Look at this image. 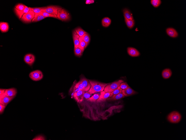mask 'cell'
I'll return each mask as SVG.
<instances>
[{"label":"cell","mask_w":186,"mask_h":140,"mask_svg":"<svg viewBox=\"0 0 186 140\" xmlns=\"http://www.w3.org/2000/svg\"><path fill=\"white\" fill-rule=\"evenodd\" d=\"M91 85L90 90L88 91L91 95L104 90L105 86L108 84L89 80Z\"/></svg>","instance_id":"obj_1"},{"label":"cell","mask_w":186,"mask_h":140,"mask_svg":"<svg viewBox=\"0 0 186 140\" xmlns=\"http://www.w3.org/2000/svg\"><path fill=\"white\" fill-rule=\"evenodd\" d=\"M56 16L58 19L62 21H68L70 19V16L69 13L66 10L62 8L58 10Z\"/></svg>","instance_id":"obj_2"},{"label":"cell","mask_w":186,"mask_h":140,"mask_svg":"<svg viewBox=\"0 0 186 140\" xmlns=\"http://www.w3.org/2000/svg\"><path fill=\"white\" fill-rule=\"evenodd\" d=\"M181 119V115L180 113L177 111H173L168 115L167 119L170 123H179Z\"/></svg>","instance_id":"obj_3"},{"label":"cell","mask_w":186,"mask_h":140,"mask_svg":"<svg viewBox=\"0 0 186 140\" xmlns=\"http://www.w3.org/2000/svg\"><path fill=\"white\" fill-rule=\"evenodd\" d=\"M124 81L122 80H120L118 81L114 82L111 84H108L105 86L104 91L106 92H112L116 90L119 87L121 84Z\"/></svg>","instance_id":"obj_4"},{"label":"cell","mask_w":186,"mask_h":140,"mask_svg":"<svg viewBox=\"0 0 186 140\" xmlns=\"http://www.w3.org/2000/svg\"><path fill=\"white\" fill-rule=\"evenodd\" d=\"M35 14L33 11L30 10L22 16L20 20L23 22L28 23L31 22L35 17Z\"/></svg>","instance_id":"obj_5"},{"label":"cell","mask_w":186,"mask_h":140,"mask_svg":"<svg viewBox=\"0 0 186 140\" xmlns=\"http://www.w3.org/2000/svg\"><path fill=\"white\" fill-rule=\"evenodd\" d=\"M29 77L32 80L38 81L42 79L43 77L42 73L39 70L32 71L29 74Z\"/></svg>","instance_id":"obj_6"},{"label":"cell","mask_w":186,"mask_h":140,"mask_svg":"<svg viewBox=\"0 0 186 140\" xmlns=\"http://www.w3.org/2000/svg\"><path fill=\"white\" fill-rule=\"evenodd\" d=\"M62 8L57 6H49L46 7L43 12H46L52 15L57 16L58 10Z\"/></svg>","instance_id":"obj_7"},{"label":"cell","mask_w":186,"mask_h":140,"mask_svg":"<svg viewBox=\"0 0 186 140\" xmlns=\"http://www.w3.org/2000/svg\"><path fill=\"white\" fill-rule=\"evenodd\" d=\"M85 92L79 90L73 94V96L75 100L78 103H81L83 100V96Z\"/></svg>","instance_id":"obj_8"},{"label":"cell","mask_w":186,"mask_h":140,"mask_svg":"<svg viewBox=\"0 0 186 140\" xmlns=\"http://www.w3.org/2000/svg\"><path fill=\"white\" fill-rule=\"evenodd\" d=\"M35 60V56L32 54H26L24 58V61L26 63L31 66L34 64Z\"/></svg>","instance_id":"obj_9"},{"label":"cell","mask_w":186,"mask_h":140,"mask_svg":"<svg viewBox=\"0 0 186 140\" xmlns=\"http://www.w3.org/2000/svg\"><path fill=\"white\" fill-rule=\"evenodd\" d=\"M15 97H10L4 95L0 97V104L7 106L8 104Z\"/></svg>","instance_id":"obj_10"},{"label":"cell","mask_w":186,"mask_h":140,"mask_svg":"<svg viewBox=\"0 0 186 140\" xmlns=\"http://www.w3.org/2000/svg\"><path fill=\"white\" fill-rule=\"evenodd\" d=\"M111 92H106L103 91L101 92L99 99L96 101L97 102H104L109 97Z\"/></svg>","instance_id":"obj_11"},{"label":"cell","mask_w":186,"mask_h":140,"mask_svg":"<svg viewBox=\"0 0 186 140\" xmlns=\"http://www.w3.org/2000/svg\"><path fill=\"white\" fill-rule=\"evenodd\" d=\"M80 81L83 86L85 92L87 91L90 90L91 85L89 80H88L85 77H82Z\"/></svg>","instance_id":"obj_12"},{"label":"cell","mask_w":186,"mask_h":140,"mask_svg":"<svg viewBox=\"0 0 186 140\" xmlns=\"http://www.w3.org/2000/svg\"><path fill=\"white\" fill-rule=\"evenodd\" d=\"M127 52L128 55L132 57H137L140 55L139 52L134 48L128 47L127 49Z\"/></svg>","instance_id":"obj_13"},{"label":"cell","mask_w":186,"mask_h":140,"mask_svg":"<svg viewBox=\"0 0 186 140\" xmlns=\"http://www.w3.org/2000/svg\"><path fill=\"white\" fill-rule=\"evenodd\" d=\"M17 93V90L16 88H11L6 89L5 95L10 97H15Z\"/></svg>","instance_id":"obj_14"},{"label":"cell","mask_w":186,"mask_h":140,"mask_svg":"<svg viewBox=\"0 0 186 140\" xmlns=\"http://www.w3.org/2000/svg\"><path fill=\"white\" fill-rule=\"evenodd\" d=\"M30 10V7L26 6V5L25 9L22 11L19 10L15 7L14 9L15 13L17 16L20 19L21 18L23 15L28 12Z\"/></svg>","instance_id":"obj_15"},{"label":"cell","mask_w":186,"mask_h":140,"mask_svg":"<svg viewBox=\"0 0 186 140\" xmlns=\"http://www.w3.org/2000/svg\"><path fill=\"white\" fill-rule=\"evenodd\" d=\"M166 32L167 35L171 37L176 38L178 36V32L174 28H168L166 29Z\"/></svg>","instance_id":"obj_16"},{"label":"cell","mask_w":186,"mask_h":140,"mask_svg":"<svg viewBox=\"0 0 186 140\" xmlns=\"http://www.w3.org/2000/svg\"><path fill=\"white\" fill-rule=\"evenodd\" d=\"M122 93L125 97H128L135 94L136 92L129 86L126 89L122 90Z\"/></svg>","instance_id":"obj_17"},{"label":"cell","mask_w":186,"mask_h":140,"mask_svg":"<svg viewBox=\"0 0 186 140\" xmlns=\"http://www.w3.org/2000/svg\"><path fill=\"white\" fill-rule=\"evenodd\" d=\"M172 72L169 68L165 69L162 71V76L165 79H169L172 75Z\"/></svg>","instance_id":"obj_18"},{"label":"cell","mask_w":186,"mask_h":140,"mask_svg":"<svg viewBox=\"0 0 186 140\" xmlns=\"http://www.w3.org/2000/svg\"><path fill=\"white\" fill-rule=\"evenodd\" d=\"M73 38L74 47L79 46V38L80 37L77 33L75 30L73 31Z\"/></svg>","instance_id":"obj_19"},{"label":"cell","mask_w":186,"mask_h":140,"mask_svg":"<svg viewBox=\"0 0 186 140\" xmlns=\"http://www.w3.org/2000/svg\"><path fill=\"white\" fill-rule=\"evenodd\" d=\"M9 25L7 22H1L0 23V30L2 32H7L9 29Z\"/></svg>","instance_id":"obj_20"},{"label":"cell","mask_w":186,"mask_h":140,"mask_svg":"<svg viewBox=\"0 0 186 140\" xmlns=\"http://www.w3.org/2000/svg\"><path fill=\"white\" fill-rule=\"evenodd\" d=\"M124 17L129 20H133L134 18L132 14L127 9L125 8L123 10Z\"/></svg>","instance_id":"obj_21"},{"label":"cell","mask_w":186,"mask_h":140,"mask_svg":"<svg viewBox=\"0 0 186 140\" xmlns=\"http://www.w3.org/2000/svg\"><path fill=\"white\" fill-rule=\"evenodd\" d=\"M111 23V20L108 17H106L102 20V25L103 27L107 28L110 26Z\"/></svg>","instance_id":"obj_22"},{"label":"cell","mask_w":186,"mask_h":140,"mask_svg":"<svg viewBox=\"0 0 186 140\" xmlns=\"http://www.w3.org/2000/svg\"><path fill=\"white\" fill-rule=\"evenodd\" d=\"M125 97V96L122 93H120L116 95H113L110 98L108 99V100L111 101H114L117 100L123 99Z\"/></svg>","instance_id":"obj_23"},{"label":"cell","mask_w":186,"mask_h":140,"mask_svg":"<svg viewBox=\"0 0 186 140\" xmlns=\"http://www.w3.org/2000/svg\"><path fill=\"white\" fill-rule=\"evenodd\" d=\"M41 13L35 14V17L32 22H36L39 21L46 18V17H44L41 14Z\"/></svg>","instance_id":"obj_24"},{"label":"cell","mask_w":186,"mask_h":140,"mask_svg":"<svg viewBox=\"0 0 186 140\" xmlns=\"http://www.w3.org/2000/svg\"><path fill=\"white\" fill-rule=\"evenodd\" d=\"M125 21L128 27L131 29L134 27L135 25V21L134 20H129L125 18Z\"/></svg>","instance_id":"obj_25"},{"label":"cell","mask_w":186,"mask_h":140,"mask_svg":"<svg viewBox=\"0 0 186 140\" xmlns=\"http://www.w3.org/2000/svg\"><path fill=\"white\" fill-rule=\"evenodd\" d=\"M83 52V51L79 46L74 47V52L76 56H80L82 55Z\"/></svg>","instance_id":"obj_26"},{"label":"cell","mask_w":186,"mask_h":140,"mask_svg":"<svg viewBox=\"0 0 186 140\" xmlns=\"http://www.w3.org/2000/svg\"><path fill=\"white\" fill-rule=\"evenodd\" d=\"M46 7L38 8L30 7V10L33 11L35 14L40 13L43 12Z\"/></svg>","instance_id":"obj_27"},{"label":"cell","mask_w":186,"mask_h":140,"mask_svg":"<svg viewBox=\"0 0 186 140\" xmlns=\"http://www.w3.org/2000/svg\"><path fill=\"white\" fill-rule=\"evenodd\" d=\"M75 30L80 37H81L85 34L87 33L86 31L80 27L76 28Z\"/></svg>","instance_id":"obj_28"},{"label":"cell","mask_w":186,"mask_h":140,"mask_svg":"<svg viewBox=\"0 0 186 140\" xmlns=\"http://www.w3.org/2000/svg\"><path fill=\"white\" fill-rule=\"evenodd\" d=\"M81 37L84 41L85 43H86V47H87L89 44L90 40V35L87 33L84 34Z\"/></svg>","instance_id":"obj_29"},{"label":"cell","mask_w":186,"mask_h":140,"mask_svg":"<svg viewBox=\"0 0 186 140\" xmlns=\"http://www.w3.org/2000/svg\"><path fill=\"white\" fill-rule=\"evenodd\" d=\"M79 46L84 52L85 49L87 47L86 44L81 37H80L79 38Z\"/></svg>","instance_id":"obj_30"},{"label":"cell","mask_w":186,"mask_h":140,"mask_svg":"<svg viewBox=\"0 0 186 140\" xmlns=\"http://www.w3.org/2000/svg\"><path fill=\"white\" fill-rule=\"evenodd\" d=\"M99 95L98 94H95L92 97H90L87 100L91 102H95L99 99Z\"/></svg>","instance_id":"obj_31"},{"label":"cell","mask_w":186,"mask_h":140,"mask_svg":"<svg viewBox=\"0 0 186 140\" xmlns=\"http://www.w3.org/2000/svg\"><path fill=\"white\" fill-rule=\"evenodd\" d=\"M161 1L160 0H151V3L153 7L155 8L158 7L161 4Z\"/></svg>","instance_id":"obj_32"},{"label":"cell","mask_w":186,"mask_h":140,"mask_svg":"<svg viewBox=\"0 0 186 140\" xmlns=\"http://www.w3.org/2000/svg\"><path fill=\"white\" fill-rule=\"evenodd\" d=\"M122 89L120 88L119 86V87H118V88L116 89V90H115L113 92H111V94L110 95V97H109V98L111 97L113 95L122 93Z\"/></svg>","instance_id":"obj_33"},{"label":"cell","mask_w":186,"mask_h":140,"mask_svg":"<svg viewBox=\"0 0 186 140\" xmlns=\"http://www.w3.org/2000/svg\"><path fill=\"white\" fill-rule=\"evenodd\" d=\"M25 7V5L22 4H19L16 5L15 8L17 9L20 11H22L24 10Z\"/></svg>","instance_id":"obj_34"},{"label":"cell","mask_w":186,"mask_h":140,"mask_svg":"<svg viewBox=\"0 0 186 140\" xmlns=\"http://www.w3.org/2000/svg\"><path fill=\"white\" fill-rule=\"evenodd\" d=\"M41 14L43 16L46 18L48 17H51L58 19L57 16L54 15H52L46 12H42Z\"/></svg>","instance_id":"obj_35"},{"label":"cell","mask_w":186,"mask_h":140,"mask_svg":"<svg viewBox=\"0 0 186 140\" xmlns=\"http://www.w3.org/2000/svg\"><path fill=\"white\" fill-rule=\"evenodd\" d=\"M129 85L126 82H123L121 84L120 87L122 90H124L129 87Z\"/></svg>","instance_id":"obj_36"},{"label":"cell","mask_w":186,"mask_h":140,"mask_svg":"<svg viewBox=\"0 0 186 140\" xmlns=\"http://www.w3.org/2000/svg\"><path fill=\"white\" fill-rule=\"evenodd\" d=\"M91 95L88 91L85 92L83 96V100H87L90 97Z\"/></svg>","instance_id":"obj_37"},{"label":"cell","mask_w":186,"mask_h":140,"mask_svg":"<svg viewBox=\"0 0 186 140\" xmlns=\"http://www.w3.org/2000/svg\"><path fill=\"white\" fill-rule=\"evenodd\" d=\"M32 140H45L44 137L42 135H39L35 137Z\"/></svg>","instance_id":"obj_38"},{"label":"cell","mask_w":186,"mask_h":140,"mask_svg":"<svg viewBox=\"0 0 186 140\" xmlns=\"http://www.w3.org/2000/svg\"><path fill=\"white\" fill-rule=\"evenodd\" d=\"M6 107L5 105L0 104V114H1L4 112Z\"/></svg>","instance_id":"obj_39"},{"label":"cell","mask_w":186,"mask_h":140,"mask_svg":"<svg viewBox=\"0 0 186 140\" xmlns=\"http://www.w3.org/2000/svg\"><path fill=\"white\" fill-rule=\"evenodd\" d=\"M6 89H0V97L5 95Z\"/></svg>","instance_id":"obj_40"},{"label":"cell","mask_w":186,"mask_h":140,"mask_svg":"<svg viewBox=\"0 0 186 140\" xmlns=\"http://www.w3.org/2000/svg\"><path fill=\"white\" fill-rule=\"evenodd\" d=\"M94 2V0H87L85 1V4H93Z\"/></svg>","instance_id":"obj_41"}]
</instances>
